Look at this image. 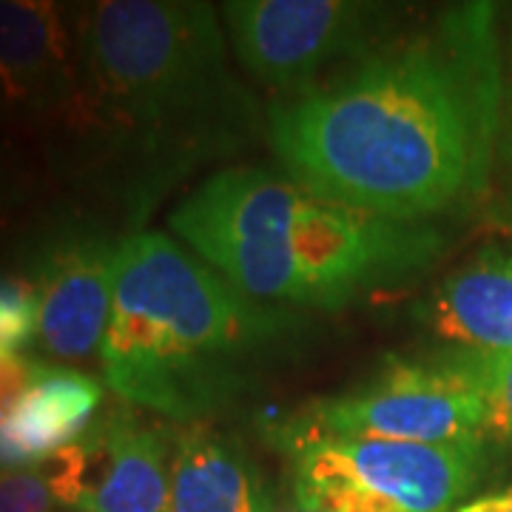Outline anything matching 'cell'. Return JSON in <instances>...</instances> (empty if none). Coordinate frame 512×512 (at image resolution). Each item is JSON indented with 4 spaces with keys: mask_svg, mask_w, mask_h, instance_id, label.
Here are the masks:
<instances>
[{
    "mask_svg": "<svg viewBox=\"0 0 512 512\" xmlns=\"http://www.w3.org/2000/svg\"><path fill=\"white\" fill-rule=\"evenodd\" d=\"M63 126L103 148L137 214L194 168L259 134L228 66L220 12L200 0H100L77 18V86Z\"/></svg>",
    "mask_w": 512,
    "mask_h": 512,
    "instance_id": "7a4b0ae2",
    "label": "cell"
},
{
    "mask_svg": "<svg viewBox=\"0 0 512 512\" xmlns=\"http://www.w3.org/2000/svg\"><path fill=\"white\" fill-rule=\"evenodd\" d=\"M302 319L251 299L163 231L120 242L100 367L126 404L202 424L251 390Z\"/></svg>",
    "mask_w": 512,
    "mask_h": 512,
    "instance_id": "3957f363",
    "label": "cell"
},
{
    "mask_svg": "<svg viewBox=\"0 0 512 512\" xmlns=\"http://www.w3.org/2000/svg\"><path fill=\"white\" fill-rule=\"evenodd\" d=\"M103 404V384L86 370L35 362L26 390L0 416V473L35 470L83 439Z\"/></svg>",
    "mask_w": 512,
    "mask_h": 512,
    "instance_id": "8fae6325",
    "label": "cell"
},
{
    "mask_svg": "<svg viewBox=\"0 0 512 512\" xmlns=\"http://www.w3.org/2000/svg\"><path fill=\"white\" fill-rule=\"evenodd\" d=\"M291 481L313 512H453L487 467L484 447L382 439L293 444Z\"/></svg>",
    "mask_w": 512,
    "mask_h": 512,
    "instance_id": "8992f818",
    "label": "cell"
},
{
    "mask_svg": "<svg viewBox=\"0 0 512 512\" xmlns=\"http://www.w3.org/2000/svg\"><path fill=\"white\" fill-rule=\"evenodd\" d=\"M416 316L456 350L512 353V254L487 248L416 305Z\"/></svg>",
    "mask_w": 512,
    "mask_h": 512,
    "instance_id": "7c38bea8",
    "label": "cell"
},
{
    "mask_svg": "<svg viewBox=\"0 0 512 512\" xmlns=\"http://www.w3.org/2000/svg\"><path fill=\"white\" fill-rule=\"evenodd\" d=\"M83 453L80 512H171L174 441L163 427L120 410L94 421Z\"/></svg>",
    "mask_w": 512,
    "mask_h": 512,
    "instance_id": "30bf717a",
    "label": "cell"
},
{
    "mask_svg": "<svg viewBox=\"0 0 512 512\" xmlns=\"http://www.w3.org/2000/svg\"><path fill=\"white\" fill-rule=\"evenodd\" d=\"M55 501L52 484L40 467L0 473V512H52Z\"/></svg>",
    "mask_w": 512,
    "mask_h": 512,
    "instance_id": "e0dca14e",
    "label": "cell"
},
{
    "mask_svg": "<svg viewBox=\"0 0 512 512\" xmlns=\"http://www.w3.org/2000/svg\"><path fill=\"white\" fill-rule=\"evenodd\" d=\"M171 512H274V498L239 441L188 424L174 439Z\"/></svg>",
    "mask_w": 512,
    "mask_h": 512,
    "instance_id": "4fadbf2b",
    "label": "cell"
},
{
    "mask_svg": "<svg viewBox=\"0 0 512 512\" xmlns=\"http://www.w3.org/2000/svg\"><path fill=\"white\" fill-rule=\"evenodd\" d=\"M37 333V293L32 279L0 276V353L23 356Z\"/></svg>",
    "mask_w": 512,
    "mask_h": 512,
    "instance_id": "2e32d148",
    "label": "cell"
},
{
    "mask_svg": "<svg viewBox=\"0 0 512 512\" xmlns=\"http://www.w3.org/2000/svg\"><path fill=\"white\" fill-rule=\"evenodd\" d=\"M456 356L467 376L476 382L481 396L487 399L493 416V436H501L512 444V353L456 350Z\"/></svg>",
    "mask_w": 512,
    "mask_h": 512,
    "instance_id": "5bb4252c",
    "label": "cell"
},
{
    "mask_svg": "<svg viewBox=\"0 0 512 512\" xmlns=\"http://www.w3.org/2000/svg\"><path fill=\"white\" fill-rule=\"evenodd\" d=\"M274 512H313V510H305V507H299V504H296V507H291V510H274Z\"/></svg>",
    "mask_w": 512,
    "mask_h": 512,
    "instance_id": "ffe728a7",
    "label": "cell"
},
{
    "mask_svg": "<svg viewBox=\"0 0 512 512\" xmlns=\"http://www.w3.org/2000/svg\"><path fill=\"white\" fill-rule=\"evenodd\" d=\"M453 512H512V484L501 487V490H493V493L467 498Z\"/></svg>",
    "mask_w": 512,
    "mask_h": 512,
    "instance_id": "d6986e66",
    "label": "cell"
},
{
    "mask_svg": "<svg viewBox=\"0 0 512 512\" xmlns=\"http://www.w3.org/2000/svg\"><path fill=\"white\" fill-rule=\"evenodd\" d=\"M168 225L234 288L279 308L339 311L416 276L444 248L430 222L336 205L251 165L211 174Z\"/></svg>",
    "mask_w": 512,
    "mask_h": 512,
    "instance_id": "277c9868",
    "label": "cell"
},
{
    "mask_svg": "<svg viewBox=\"0 0 512 512\" xmlns=\"http://www.w3.org/2000/svg\"><path fill=\"white\" fill-rule=\"evenodd\" d=\"M222 20L239 66L259 86L296 92L333 63H353L399 32L404 12L365 0H234Z\"/></svg>",
    "mask_w": 512,
    "mask_h": 512,
    "instance_id": "52a82bcc",
    "label": "cell"
},
{
    "mask_svg": "<svg viewBox=\"0 0 512 512\" xmlns=\"http://www.w3.org/2000/svg\"><path fill=\"white\" fill-rule=\"evenodd\" d=\"M32 359L26 356H6L0 353V416L18 402V396L26 390L32 376Z\"/></svg>",
    "mask_w": 512,
    "mask_h": 512,
    "instance_id": "ac0fdd59",
    "label": "cell"
},
{
    "mask_svg": "<svg viewBox=\"0 0 512 512\" xmlns=\"http://www.w3.org/2000/svg\"><path fill=\"white\" fill-rule=\"evenodd\" d=\"M117 248L89 228H69L43 245L35 262L37 339L60 362L100 356L109 328Z\"/></svg>",
    "mask_w": 512,
    "mask_h": 512,
    "instance_id": "ba28073f",
    "label": "cell"
},
{
    "mask_svg": "<svg viewBox=\"0 0 512 512\" xmlns=\"http://www.w3.org/2000/svg\"><path fill=\"white\" fill-rule=\"evenodd\" d=\"M501 117H498V143H495L493 194L495 217L512 225V12L507 35L501 37Z\"/></svg>",
    "mask_w": 512,
    "mask_h": 512,
    "instance_id": "9a60e30c",
    "label": "cell"
},
{
    "mask_svg": "<svg viewBox=\"0 0 512 512\" xmlns=\"http://www.w3.org/2000/svg\"><path fill=\"white\" fill-rule=\"evenodd\" d=\"M333 436L484 447L493 416L456 350L424 359L390 356L367 382L311 402L271 430L282 450Z\"/></svg>",
    "mask_w": 512,
    "mask_h": 512,
    "instance_id": "5b68a950",
    "label": "cell"
},
{
    "mask_svg": "<svg viewBox=\"0 0 512 512\" xmlns=\"http://www.w3.org/2000/svg\"><path fill=\"white\" fill-rule=\"evenodd\" d=\"M495 3H453L268 109V143L313 197L427 222L493 194Z\"/></svg>",
    "mask_w": 512,
    "mask_h": 512,
    "instance_id": "6da1fadb",
    "label": "cell"
},
{
    "mask_svg": "<svg viewBox=\"0 0 512 512\" xmlns=\"http://www.w3.org/2000/svg\"><path fill=\"white\" fill-rule=\"evenodd\" d=\"M77 86V29L52 0H0V114L60 120Z\"/></svg>",
    "mask_w": 512,
    "mask_h": 512,
    "instance_id": "9c48e42d",
    "label": "cell"
}]
</instances>
